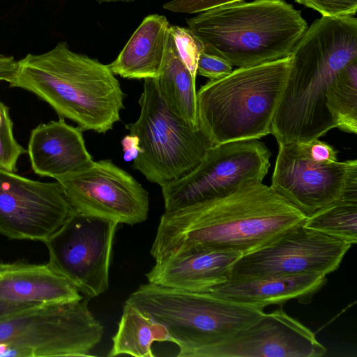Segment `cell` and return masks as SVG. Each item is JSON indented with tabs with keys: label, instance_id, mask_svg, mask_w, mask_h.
Segmentation results:
<instances>
[{
	"label": "cell",
	"instance_id": "6da1fadb",
	"mask_svg": "<svg viewBox=\"0 0 357 357\" xmlns=\"http://www.w3.org/2000/svg\"><path fill=\"white\" fill-rule=\"evenodd\" d=\"M306 218L271 186L249 181L223 197L165 211L150 252L155 262L197 248L243 255Z\"/></svg>",
	"mask_w": 357,
	"mask_h": 357
},
{
	"label": "cell",
	"instance_id": "7a4b0ae2",
	"mask_svg": "<svg viewBox=\"0 0 357 357\" xmlns=\"http://www.w3.org/2000/svg\"><path fill=\"white\" fill-rule=\"evenodd\" d=\"M290 55L291 70L271 130L278 144L319 139L335 128L326 94L339 72L357 59V36L338 20L319 18Z\"/></svg>",
	"mask_w": 357,
	"mask_h": 357
},
{
	"label": "cell",
	"instance_id": "3957f363",
	"mask_svg": "<svg viewBox=\"0 0 357 357\" xmlns=\"http://www.w3.org/2000/svg\"><path fill=\"white\" fill-rule=\"evenodd\" d=\"M8 84L33 93L82 132L112 130L125 108V94L109 66L73 52L65 41L17 60Z\"/></svg>",
	"mask_w": 357,
	"mask_h": 357
},
{
	"label": "cell",
	"instance_id": "277c9868",
	"mask_svg": "<svg viewBox=\"0 0 357 357\" xmlns=\"http://www.w3.org/2000/svg\"><path fill=\"white\" fill-rule=\"evenodd\" d=\"M208 53L247 67L289 56L307 28L285 0H254L217 7L186 20Z\"/></svg>",
	"mask_w": 357,
	"mask_h": 357
},
{
	"label": "cell",
	"instance_id": "5b68a950",
	"mask_svg": "<svg viewBox=\"0 0 357 357\" xmlns=\"http://www.w3.org/2000/svg\"><path fill=\"white\" fill-rule=\"evenodd\" d=\"M291 55L238 67L197 91V125L213 146L259 139L272 122L291 68Z\"/></svg>",
	"mask_w": 357,
	"mask_h": 357
},
{
	"label": "cell",
	"instance_id": "8992f818",
	"mask_svg": "<svg viewBox=\"0 0 357 357\" xmlns=\"http://www.w3.org/2000/svg\"><path fill=\"white\" fill-rule=\"evenodd\" d=\"M126 302L166 328L169 342L178 347L179 357H195L247 327L265 307L149 282L141 284Z\"/></svg>",
	"mask_w": 357,
	"mask_h": 357
},
{
	"label": "cell",
	"instance_id": "52a82bcc",
	"mask_svg": "<svg viewBox=\"0 0 357 357\" xmlns=\"http://www.w3.org/2000/svg\"><path fill=\"white\" fill-rule=\"evenodd\" d=\"M89 298L40 305L0 319V357L89 356L104 329Z\"/></svg>",
	"mask_w": 357,
	"mask_h": 357
},
{
	"label": "cell",
	"instance_id": "ba28073f",
	"mask_svg": "<svg viewBox=\"0 0 357 357\" xmlns=\"http://www.w3.org/2000/svg\"><path fill=\"white\" fill-rule=\"evenodd\" d=\"M139 104L137 120L126 125L139 142L132 167L162 186L190 172L213 145L199 127L168 109L153 78L144 79Z\"/></svg>",
	"mask_w": 357,
	"mask_h": 357
},
{
	"label": "cell",
	"instance_id": "9c48e42d",
	"mask_svg": "<svg viewBox=\"0 0 357 357\" xmlns=\"http://www.w3.org/2000/svg\"><path fill=\"white\" fill-rule=\"evenodd\" d=\"M271 155L259 139L210 147L190 172L160 186L165 211L223 197L249 181L262 182L268 172Z\"/></svg>",
	"mask_w": 357,
	"mask_h": 357
},
{
	"label": "cell",
	"instance_id": "30bf717a",
	"mask_svg": "<svg viewBox=\"0 0 357 357\" xmlns=\"http://www.w3.org/2000/svg\"><path fill=\"white\" fill-rule=\"evenodd\" d=\"M118 222L74 211L47 238L48 265L89 299L109 287L112 246Z\"/></svg>",
	"mask_w": 357,
	"mask_h": 357
},
{
	"label": "cell",
	"instance_id": "8fae6325",
	"mask_svg": "<svg viewBox=\"0 0 357 357\" xmlns=\"http://www.w3.org/2000/svg\"><path fill=\"white\" fill-rule=\"evenodd\" d=\"M271 187L307 217L338 201L357 202V160L322 162L301 142L278 144Z\"/></svg>",
	"mask_w": 357,
	"mask_h": 357
},
{
	"label": "cell",
	"instance_id": "7c38bea8",
	"mask_svg": "<svg viewBox=\"0 0 357 357\" xmlns=\"http://www.w3.org/2000/svg\"><path fill=\"white\" fill-rule=\"evenodd\" d=\"M351 246L303 223L269 243L242 255L233 264L228 280L301 274L326 275L337 269Z\"/></svg>",
	"mask_w": 357,
	"mask_h": 357
},
{
	"label": "cell",
	"instance_id": "4fadbf2b",
	"mask_svg": "<svg viewBox=\"0 0 357 357\" xmlns=\"http://www.w3.org/2000/svg\"><path fill=\"white\" fill-rule=\"evenodd\" d=\"M56 181L77 212L130 225L148 218L149 192L109 159Z\"/></svg>",
	"mask_w": 357,
	"mask_h": 357
},
{
	"label": "cell",
	"instance_id": "5bb4252c",
	"mask_svg": "<svg viewBox=\"0 0 357 357\" xmlns=\"http://www.w3.org/2000/svg\"><path fill=\"white\" fill-rule=\"evenodd\" d=\"M75 210L57 181L41 182L0 169V234L43 241Z\"/></svg>",
	"mask_w": 357,
	"mask_h": 357
},
{
	"label": "cell",
	"instance_id": "9a60e30c",
	"mask_svg": "<svg viewBox=\"0 0 357 357\" xmlns=\"http://www.w3.org/2000/svg\"><path fill=\"white\" fill-rule=\"evenodd\" d=\"M326 352L312 331L280 307L195 357H320Z\"/></svg>",
	"mask_w": 357,
	"mask_h": 357
},
{
	"label": "cell",
	"instance_id": "2e32d148",
	"mask_svg": "<svg viewBox=\"0 0 357 357\" xmlns=\"http://www.w3.org/2000/svg\"><path fill=\"white\" fill-rule=\"evenodd\" d=\"M241 253L197 248L155 262L146 274L148 282L186 291L207 293L226 282Z\"/></svg>",
	"mask_w": 357,
	"mask_h": 357
},
{
	"label": "cell",
	"instance_id": "e0dca14e",
	"mask_svg": "<svg viewBox=\"0 0 357 357\" xmlns=\"http://www.w3.org/2000/svg\"><path fill=\"white\" fill-rule=\"evenodd\" d=\"M27 153L35 174L55 180L79 172L93 162L82 131L60 118L39 124L31 130Z\"/></svg>",
	"mask_w": 357,
	"mask_h": 357
},
{
	"label": "cell",
	"instance_id": "ac0fdd59",
	"mask_svg": "<svg viewBox=\"0 0 357 357\" xmlns=\"http://www.w3.org/2000/svg\"><path fill=\"white\" fill-rule=\"evenodd\" d=\"M83 298L48 264L0 263V302L49 305L76 302Z\"/></svg>",
	"mask_w": 357,
	"mask_h": 357
},
{
	"label": "cell",
	"instance_id": "d6986e66",
	"mask_svg": "<svg viewBox=\"0 0 357 357\" xmlns=\"http://www.w3.org/2000/svg\"><path fill=\"white\" fill-rule=\"evenodd\" d=\"M324 274L268 275L228 280L208 292L231 301L266 307L290 300L307 303L326 284Z\"/></svg>",
	"mask_w": 357,
	"mask_h": 357
},
{
	"label": "cell",
	"instance_id": "ffe728a7",
	"mask_svg": "<svg viewBox=\"0 0 357 357\" xmlns=\"http://www.w3.org/2000/svg\"><path fill=\"white\" fill-rule=\"evenodd\" d=\"M169 26L164 15L146 16L117 58L108 65L112 72L127 79L155 78L162 63Z\"/></svg>",
	"mask_w": 357,
	"mask_h": 357
},
{
	"label": "cell",
	"instance_id": "44dd1931",
	"mask_svg": "<svg viewBox=\"0 0 357 357\" xmlns=\"http://www.w3.org/2000/svg\"><path fill=\"white\" fill-rule=\"evenodd\" d=\"M153 79L168 109L198 127L196 78L180 58L169 29L162 63Z\"/></svg>",
	"mask_w": 357,
	"mask_h": 357
},
{
	"label": "cell",
	"instance_id": "7402d4cb",
	"mask_svg": "<svg viewBox=\"0 0 357 357\" xmlns=\"http://www.w3.org/2000/svg\"><path fill=\"white\" fill-rule=\"evenodd\" d=\"M169 342L166 328L138 308L126 302L112 347L108 356L123 354L136 357H153L154 342Z\"/></svg>",
	"mask_w": 357,
	"mask_h": 357
},
{
	"label": "cell",
	"instance_id": "603a6c76",
	"mask_svg": "<svg viewBox=\"0 0 357 357\" xmlns=\"http://www.w3.org/2000/svg\"><path fill=\"white\" fill-rule=\"evenodd\" d=\"M326 105L335 128L357 132V59L349 62L337 75L326 94Z\"/></svg>",
	"mask_w": 357,
	"mask_h": 357
},
{
	"label": "cell",
	"instance_id": "cb8c5ba5",
	"mask_svg": "<svg viewBox=\"0 0 357 357\" xmlns=\"http://www.w3.org/2000/svg\"><path fill=\"white\" fill-rule=\"evenodd\" d=\"M352 245L357 242V202L338 201L307 216L303 223Z\"/></svg>",
	"mask_w": 357,
	"mask_h": 357
},
{
	"label": "cell",
	"instance_id": "d4e9b609",
	"mask_svg": "<svg viewBox=\"0 0 357 357\" xmlns=\"http://www.w3.org/2000/svg\"><path fill=\"white\" fill-rule=\"evenodd\" d=\"M25 153L14 137L9 108L0 100V169L15 172L18 159Z\"/></svg>",
	"mask_w": 357,
	"mask_h": 357
},
{
	"label": "cell",
	"instance_id": "484cf974",
	"mask_svg": "<svg viewBox=\"0 0 357 357\" xmlns=\"http://www.w3.org/2000/svg\"><path fill=\"white\" fill-rule=\"evenodd\" d=\"M169 31L180 58L196 78L199 55L203 49L202 43L188 28L170 25Z\"/></svg>",
	"mask_w": 357,
	"mask_h": 357
},
{
	"label": "cell",
	"instance_id": "4316f807",
	"mask_svg": "<svg viewBox=\"0 0 357 357\" xmlns=\"http://www.w3.org/2000/svg\"><path fill=\"white\" fill-rule=\"evenodd\" d=\"M295 1L319 12L322 16H354L357 11V0H295Z\"/></svg>",
	"mask_w": 357,
	"mask_h": 357
},
{
	"label": "cell",
	"instance_id": "83f0119b",
	"mask_svg": "<svg viewBox=\"0 0 357 357\" xmlns=\"http://www.w3.org/2000/svg\"><path fill=\"white\" fill-rule=\"evenodd\" d=\"M233 66L227 60L202 50L197 61V75L210 80L222 78L232 70Z\"/></svg>",
	"mask_w": 357,
	"mask_h": 357
},
{
	"label": "cell",
	"instance_id": "f1b7e54d",
	"mask_svg": "<svg viewBox=\"0 0 357 357\" xmlns=\"http://www.w3.org/2000/svg\"><path fill=\"white\" fill-rule=\"evenodd\" d=\"M245 0H172L163 8L174 13L186 14L200 13L217 7Z\"/></svg>",
	"mask_w": 357,
	"mask_h": 357
},
{
	"label": "cell",
	"instance_id": "f546056e",
	"mask_svg": "<svg viewBox=\"0 0 357 357\" xmlns=\"http://www.w3.org/2000/svg\"><path fill=\"white\" fill-rule=\"evenodd\" d=\"M121 144L124 160L127 162L134 160L140 152L138 137L131 134L127 135L122 139Z\"/></svg>",
	"mask_w": 357,
	"mask_h": 357
},
{
	"label": "cell",
	"instance_id": "4dcf8cb0",
	"mask_svg": "<svg viewBox=\"0 0 357 357\" xmlns=\"http://www.w3.org/2000/svg\"><path fill=\"white\" fill-rule=\"evenodd\" d=\"M17 61L13 56L0 54V82L9 83L14 75Z\"/></svg>",
	"mask_w": 357,
	"mask_h": 357
},
{
	"label": "cell",
	"instance_id": "1f68e13d",
	"mask_svg": "<svg viewBox=\"0 0 357 357\" xmlns=\"http://www.w3.org/2000/svg\"><path fill=\"white\" fill-rule=\"evenodd\" d=\"M36 305V304L29 303H12L0 302V319L3 317L15 313L17 312L32 307Z\"/></svg>",
	"mask_w": 357,
	"mask_h": 357
},
{
	"label": "cell",
	"instance_id": "d6a6232c",
	"mask_svg": "<svg viewBox=\"0 0 357 357\" xmlns=\"http://www.w3.org/2000/svg\"><path fill=\"white\" fill-rule=\"evenodd\" d=\"M99 3H115V2H122V3H130L134 1L135 0H95Z\"/></svg>",
	"mask_w": 357,
	"mask_h": 357
}]
</instances>
